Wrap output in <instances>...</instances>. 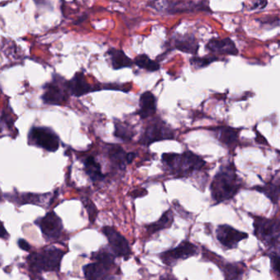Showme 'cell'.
I'll return each mask as SVG.
<instances>
[{
  "label": "cell",
  "mask_w": 280,
  "mask_h": 280,
  "mask_svg": "<svg viewBox=\"0 0 280 280\" xmlns=\"http://www.w3.org/2000/svg\"><path fill=\"white\" fill-rule=\"evenodd\" d=\"M217 60L218 57L217 56H203V57L193 56V58L190 59V62L191 65L196 68H203Z\"/></svg>",
  "instance_id": "83f0119b"
},
{
  "label": "cell",
  "mask_w": 280,
  "mask_h": 280,
  "mask_svg": "<svg viewBox=\"0 0 280 280\" xmlns=\"http://www.w3.org/2000/svg\"><path fill=\"white\" fill-rule=\"evenodd\" d=\"M84 165L86 174L93 181H99L104 179V175L102 172L101 166L95 160L94 157H88L84 162Z\"/></svg>",
  "instance_id": "603a6c76"
},
{
  "label": "cell",
  "mask_w": 280,
  "mask_h": 280,
  "mask_svg": "<svg viewBox=\"0 0 280 280\" xmlns=\"http://www.w3.org/2000/svg\"><path fill=\"white\" fill-rule=\"evenodd\" d=\"M42 99L44 103L49 105H62L69 98L67 81L59 75H55L51 82L48 83L44 87Z\"/></svg>",
  "instance_id": "8992f818"
},
{
  "label": "cell",
  "mask_w": 280,
  "mask_h": 280,
  "mask_svg": "<svg viewBox=\"0 0 280 280\" xmlns=\"http://www.w3.org/2000/svg\"><path fill=\"white\" fill-rule=\"evenodd\" d=\"M173 221H174L173 213L170 210H169L162 216L158 222L147 226V230L149 232V234L157 233L158 231L170 227L173 223Z\"/></svg>",
  "instance_id": "cb8c5ba5"
},
{
  "label": "cell",
  "mask_w": 280,
  "mask_h": 280,
  "mask_svg": "<svg viewBox=\"0 0 280 280\" xmlns=\"http://www.w3.org/2000/svg\"><path fill=\"white\" fill-rule=\"evenodd\" d=\"M29 144L47 152L55 153L60 146V140L56 133L50 128L34 126L28 134Z\"/></svg>",
  "instance_id": "277c9868"
},
{
  "label": "cell",
  "mask_w": 280,
  "mask_h": 280,
  "mask_svg": "<svg viewBox=\"0 0 280 280\" xmlns=\"http://www.w3.org/2000/svg\"><path fill=\"white\" fill-rule=\"evenodd\" d=\"M168 12L170 13H184L193 12H211L208 1L202 0L196 2L193 0H180L169 5Z\"/></svg>",
  "instance_id": "7c38bea8"
},
{
  "label": "cell",
  "mask_w": 280,
  "mask_h": 280,
  "mask_svg": "<svg viewBox=\"0 0 280 280\" xmlns=\"http://www.w3.org/2000/svg\"><path fill=\"white\" fill-rule=\"evenodd\" d=\"M256 189L264 193L272 203H278L280 202V176L276 177L264 186Z\"/></svg>",
  "instance_id": "7402d4cb"
},
{
  "label": "cell",
  "mask_w": 280,
  "mask_h": 280,
  "mask_svg": "<svg viewBox=\"0 0 280 280\" xmlns=\"http://www.w3.org/2000/svg\"><path fill=\"white\" fill-rule=\"evenodd\" d=\"M67 88L69 93L75 97L83 96L97 90L87 82L82 72H77L71 80L67 81Z\"/></svg>",
  "instance_id": "4fadbf2b"
},
{
  "label": "cell",
  "mask_w": 280,
  "mask_h": 280,
  "mask_svg": "<svg viewBox=\"0 0 280 280\" xmlns=\"http://www.w3.org/2000/svg\"><path fill=\"white\" fill-rule=\"evenodd\" d=\"M172 139H174L173 130L161 119H156L145 128L139 142L144 145H149L154 142Z\"/></svg>",
  "instance_id": "52a82bcc"
},
{
  "label": "cell",
  "mask_w": 280,
  "mask_h": 280,
  "mask_svg": "<svg viewBox=\"0 0 280 280\" xmlns=\"http://www.w3.org/2000/svg\"><path fill=\"white\" fill-rule=\"evenodd\" d=\"M163 163L171 174L177 177L188 176L206 165L203 158L189 151L182 154L164 153Z\"/></svg>",
  "instance_id": "7a4b0ae2"
},
{
  "label": "cell",
  "mask_w": 280,
  "mask_h": 280,
  "mask_svg": "<svg viewBox=\"0 0 280 280\" xmlns=\"http://www.w3.org/2000/svg\"><path fill=\"white\" fill-rule=\"evenodd\" d=\"M102 231L108 238L109 245L111 246L115 256L123 257L125 260L128 259L131 254V250L125 237L110 226H105Z\"/></svg>",
  "instance_id": "ba28073f"
},
{
  "label": "cell",
  "mask_w": 280,
  "mask_h": 280,
  "mask_svg": "<svg viewBox=\"0 0 280 280\" xmlns=\"http://www.w3.org/2000/svg\"><path fill=\"white\" fill-rule=\"evenodd\" d=\"M134 63L140 68L149 71H157L160 69V65L157 61L150 59L148 55H141L134 58Z\"/></svg>",
  "instance_id": "484cf974"
},
{
  "label": "cell",
  "mask_w": 280,
  "mask_h": 280,
  "mask_svg": "<svg viewBox=\"0 0 280 280\" xmlns=\"http://www.w3.org/2000/svg\"><path fill=\"white\" fill-rule=\"evenodd\" d=\"M239 131L240 129H234L228 126H222L215 130L217 139L228 148H235L238 144Z\"/></svg>",
  "instance_id": "2e32d148"
},
{
  "label": "cell",
  "mask_w": 280,
  "mask_h": 280,
  "mask_svg": "<svg viewBox=\"0 0 280 280\" xmlns=\"http://www.w3.org/2000/svg\"><path fill=\"white\" fill-rule=\"evenodd\" d=\"M243 187L233 163L223 166L215 175L211 184V192L213 200L217 203L230 200L238 194Z\"/></svg>",
  "instance_id": "6da1fadb"
},
{
  "label": "cell",
  "mask_w": 280,
  "mask_h": 280,
  "mask_svg": "<svg viewBox=\"0 0 280 280\" xmlns=\"http://www.w3.org/2000/svg\"><path fill=\"white\" fill-rule=\"evenodd\" d=\"M39 225L44 235L50 239L58 238L63 228L61 220L54 212H49L45 217L41 218Z\"/></svg>",
  "instance_id": "8fae6325"
},
{
  "label": "cell",
  "mask_w": 280,
  "mask_h": 280,
  "mask_svg": "<svg viewBox=\"0 0 280 280\" xmlns=\"http://www.w3.org/2000/svg\"><path fill=\"white\" fill-rule=\"evenodd\" d=\"M18 246L21 249L24 250V251H29V250L31 249L30 244L26 240H24V239H19Z\"/></svg>",
  "instance_id": "d6a6232c"
},
{
  "label": "cell",
  "mask_w": 280,
  "mask_h": 280,
  "mask_svg": "<svg viewBox=\"0 0 280 280\" xmlns=\"http://www.w3.org/2000/svg\"><path fill=\"white\" fill-rule=\"evenodd\" d=\"M198 252V247L193 243L184 241L174 249L169 250L168 252L161 254V259L167 265L171 266L178 261L188 259L189 257L195 256Z\"/></svg>",
  "instance_id": "9c48e42d"
},
{
  "label": "cell",
  "mask_w": 280,
  "mask_h": 280,
  "mask_svg": "<svg viewBox=\"0 0 280 280\" xmlns=\"http://www.w3.org/2000/svg\"><path fill=\"white\" fill-rule=\"evenodd\" d=\"M109 267L104 264L94 262L85 266L83 269L85 279L87 280H106Z\"/></svg>",
  "instance_id": "ac0fdd59"
},
{
  "label": "cell",
  "mask_w": 280,
  "mask_h": 280,
  "mask_svg": "<svg viewBox=\"0 0 280 280\" xmlns=\"http://www.w3.org/2000/svg\"><path fill=\"white\" fill-rule=\"evenodd\" d=\"M146 194H148V192L145 189H144V188H139V189H136V190L131 192L130 195L131 196L132 198H137L144 197Z\"/></svg>",
  "instance_id": "1f68e13d"
},
{
  "label": "cell",
  "mask_w": 280,
  "mask_h": 280,
  "mask_svg": "<svg viewBox=\"0 0 280 280\" xmlns=\"http://www.w3.org/2000/svg\"><path fill=\"white\" fill-rule=\"evenodd\" d=\"M108 155L112 163L120 169H125L129 163L128 153H125L121 147L118 145H112L108 150Z\"/></svg>",
  "instance_id": "ffe728a7"
},
{
  "label": "cell",
  "mask_w": 280,
  "mask_h": 280,
  "mask_svg": "<svg viewBox=\"0 0 280 280\" xmlns=\"http://www.w3.org/2000/svg\"><path fill=\"white\" fill-rule=\"evenodd\" d=\"M114 135L124 141H130L134 135V129L127 123L115 121Z\"/></svg>",
  "instance_id": "d4e9b609"
},
{
  "label": "cell",
  "mask_w": 280,
  "mask_h": 280,
  "mask_svg": "<svg viewBox=\"0 0 280 280\" xmlns=\"http://www.w3.org/2000/svg\"><path fill=\"white\" fill-rule=\"evenodd\" d=\"M7 235V230L5 229L4 226L2 222H0V238H5Z\"/></svg>",
  "instance_id": "836d02e7"
},
{
  "label": "cell",
  "mask_w": 280,
  "mask_h": 280,
  "mask_svg": "<svg viewBox=\"0 0 280 280\" xmlns=\"http://www.w3.org/2000/svg\"><path fill=\"white\" fill-rule=\"evenodd\" d=\"M276 243L279 245L278 252H273L271 255V265L274 271L280 276V242Z\"/></svg>",
  "instance_id": "f546056e"
},
{
  "label": "cell",
  "mask_w": 280,
  "mask_h": 280,
  "mask_svg": "<svg viewBox=\"0 0 280 280\" xmlns=\"http://www.w3.org/2000/svg\"><path fill=\"white\" fill-rule=\"evenodd\" d=\"M64 252L57 248H49L41 254H33L29 257L31 268L35 271H55L58 270Z\"/></svg>",
  "instance_id": "5b68a950"
},
{
  "label": "cell",
  "mask_w": 280,
  "mask_h": 280,
  "mask_svg": "<svg viewBox=\"0 0 280 280\" xmlns=\"http://www.w3.org/2000/svg\"><path fill=\"white\" fill-rule=\"evenodd\" d=\"M174 47L181 52L196 55L199 45L194 36H180L174 40Z\"/></svg>",
  "instance_id": "d6986e66"
},
{
  "label": "cell",
  "mask_w": 280,
  "mask_h": 280,
  "mask_svg": "<svg viewBox=\"0 0 280 280\" xmlns=\"http://www.w3.org/2000/svg\"><path fill=\"white\" fill-rule=\"evenodd\" d=\"M247 237V233L238 230L228 224L220 225L217 229V239L224 247L228 249L235 248L239 242L246 239Z\"/></svg>",
  "instance_id": "30bf717a"
},
{
  "label": "cell",
  "mask_w": 280,
  "mask_h": 280,
  "mask_svg": "<svg viewBox=\"0 0 280 280\" xmlns=\"http://www.w3.org/2000/svg\"><path fill=\"white\" fill-rule=\"evenodd\" d=\"M108 55L110 56L112 65L115 70L130 67L134 64V61L122 50L111 49L108 51Z\"/></svg>",
  "instance_id": "44dd1931"
},
{
  "label": "cell",
  "mask_w": 280,
  "mask_h": 280,
  "mask_svg": "<svg viewBox=\"0 0 280 280\" xmlns=\"http://www.w3.org/2000/svg\"><path fill=\"white\" fill-rule=\"evenodd\" d=\"M139 116L142 119H146L153 114H155L157 110V99L155 96L149 91H146L141 94L139 99Z\"/></svg>",
  "instance_id": "e0dca14e"
},
{
  "label": "cell",
  "mask_w": 280,
  "mask_h": 280,
  "mask_svg": "<svg viewBox=\"0 0 280 280\" xmlns=\"http://www.w3.org/2000/svg\"><path fill=\"white\" fill-rule=\"evenodd\" d=\"M50 194H38V193H10L7 194L8 200L16 203L17 205L23 204H35V205H43L45 203L46 198Z\"/></svg>",
  "instance_id": "9a60e30c"
},
{
  "label": "cell",
  "mask_w": 280,
  "mask_h": 280,
  "mask_svg": "<svg viewBox=\"0 0 280 280\" xmlns=\"http://www.w3.org/2000/svg\"><path fill=\"white\" fill-rule=\"evenodd\" d=\"M92 260L94 262L104 264V266H108L109 268H111L115 264V257L107 251L94 252L92 255Z\"/></svg>",
  "instance_id": "4316f807"
},
{
  "label": "cell",
  "mask_w": 280,
  "mask_h": 280,
  "mask_svg": "<svg viewBox=\"0 0 280 280\" xmlns=\"http://www.w3.org/2000/svg\"><path fill=\"white\" fill-rule=\"evenodd\" d=\"M83 203H84L85 209L87 211L90 222L94 223L96 221L97 216H98V209H97L96 206L94 205V203L89 198L85 199L83 201Z\"/></svg>",
  "instance_id": "f1b7e54d"
},
{
  "label": "cell",
  "mask_w": 280,
  "mask_h": 280,
  "mask_svg": "<svg viewBox=\"0 0 280 280\" xmlns=\"http://www.w3.org/2000/svg\"><path fill=\"white\" fill-rule=\"evenodd\" d=\"M161 280H177L176 279L174 278V276H164L161 278Z\"/></svg>",
  "instance_id": "e575fe53"
},
{
  "label": "cell",
  "mask_w": 280,
  "mask_h": 280,
  "mask_svg": "<svg viewBox=\"0 0 280 280\" xmlns=\"http://www.w3.org/2000/svg\"><path fill=\"white\" fill-rule=\"evenodd\" d=\"M207 50L220 55H237L238 54L235 44L229 38L212 39L207 43Z\"/></svg>",
  "instance_id": "5bb4252c"
},
{
  "label": "cell",
  "mask_w": 280,
  "mask_h": 280,
  "mask_svg": "<svg viewBox=\"0 0 280 280\" xmlns=\"http://www.w3.org/2000/svg\"><path fill=\"white\" fill-rule=\"evenodd\" d=\"M268 3L267 0H250V9H262Z\"/></svg>",
  "instance_id": "4dcf8cb0"
},
{
  "label": "cell",
  "mask_w": 280,
  "mask_h": 280,
  "mask_svg": "<svg viewBox=\"0 0 280 280\" xmlns=\"http://www.w3.org/2000/svg\"><path fill=\"white\" fill-rule=\"evenodd\" d=\"M1 199H2V198H1V193H0V201H1Z\"/></svg>",
  "instance_id": "d590c367"
},
{
  "label": "cell",
  "mask_w": 280,
  "mask_h": 280,
  "mask_svg": "<svg viewBox=\"0 0 280 280\" xmlns=\"http://www.w3.org/2000/svg\"><path fill=\"white\" fill-rule=\"evenodd\" d=\"M254 234L266 245L276 244L280 238V221L254 217Z\"/></svg>",
  "instance_id": "3957f363"
}]
</instances>
